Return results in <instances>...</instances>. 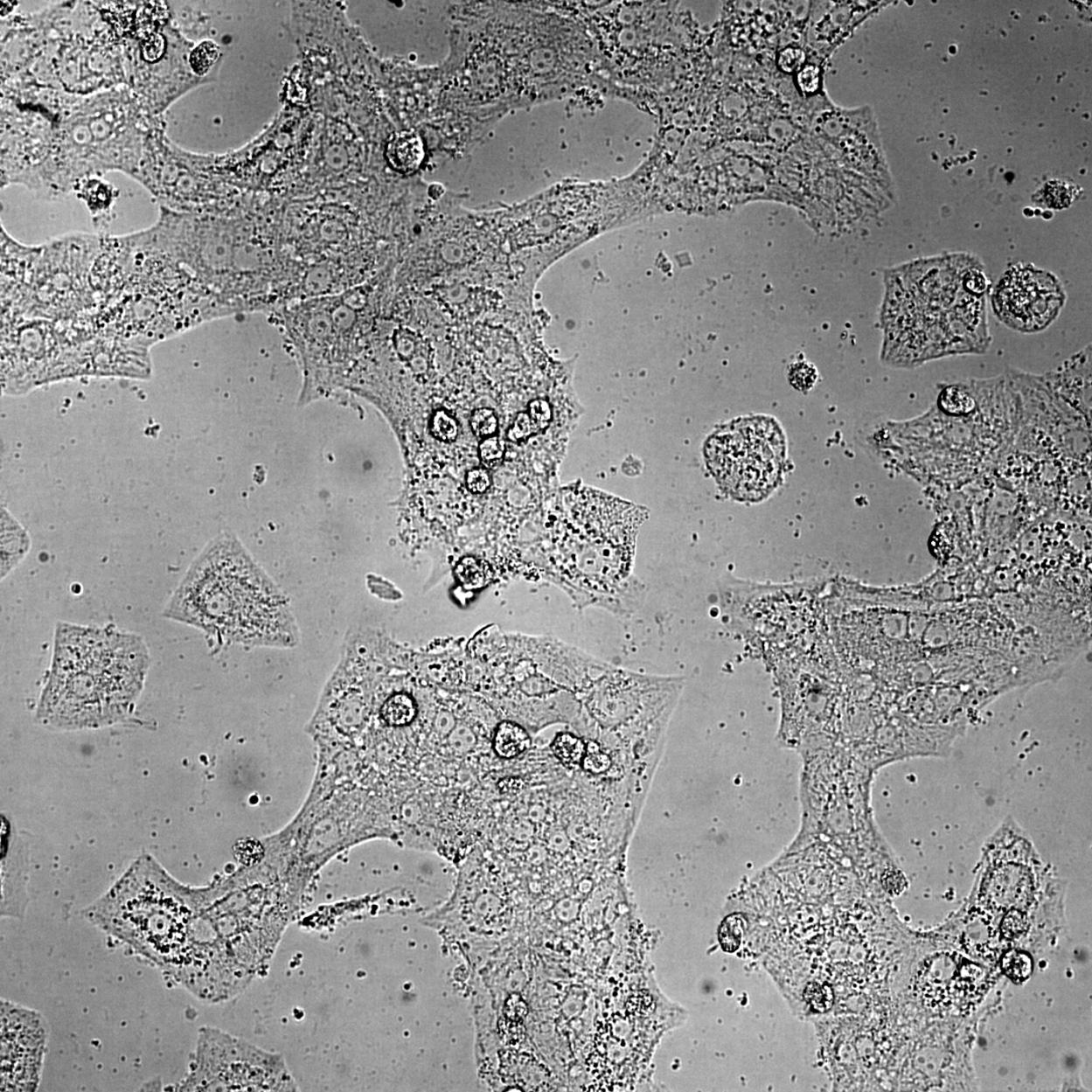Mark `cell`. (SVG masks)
<instances>
[{"mask_svg":"<svg viewBox=\"0 0 1092 1092\" xmlns=\"http://www.w3.org/2000/svg\"><path fill=\"white\" fill-rule=\"evenodd\" d=\"M150 664L144 639L135 633L59 623L36 720L60 730L125 720L144 689Z\"/></svg>","mask_w":1092,"mask_h":1092,"instance_id":"1","label":"cell"},{"mask_svg":"<svg viewBox=\"0 0 1092 1092\" xmlns=\"http://www.w3.org/2000/svg\"><path fill=\"white\" fill-rule=\"evenodd\" d=\"M163 616L249 648H295L300 641L288 597L227 534L191 566Z\"/></svg>","mask_w":1092,"mask_h":1092,"instance_id":"2","label":"cell"},{"mask_svg":"<svg viewBox=\"0 0 1092 1092\" xmlns=\"http://www.w3.org/2000/svg\"><path fill=\"white\" fill-rule=\"evenodd\" d=\"M195 911L196 888L179 883L144 854L84 916L168 975L184 957Z\"/></svg>","mask_w":1092,"mask_h":1092,"instance_id":"3","label":"cell"},{"mask_svg":"<svg viewBox=\"0 0 1092 1092\" xmlns=\"http://www.w3.org/2000/svg\"><path fill=\"white\" fill-rule=\"evenodd\" d=\"M574 502L580 571L589 579L590 592L611 595L630 573L646 511L591 489L581 490Z\"/></svg>","mask_w":1092,"mask_h":1092,"instance_id":"4","label":"cell"},{"mask_svg":"<svg viewBox=\"0 0 1092 1092\" xmlns=\"http://www.w3.org/2000/svg\"><path fill=\"white\" fill-rule=\"evenodd\" d=\"M786 457L783 432L773 419H741L714 433L706 460L725 492L740 501L758 502L777 488Z\"/></svg>","mask_w":1092,"mask_h":1092,"instance_id":"5","label":"cell"},{"mask_svg":"<svg viewBox=\"0 0 1092 1092\" xmlns=\"http://www.w3.org/2000/svg\"><path fill=\"white\" fill-rule=\"evenodd\" d=\"M178 1091H296L282 1055L205 1026L198 1031L189 1074Z\"/></svg>","mask_w":1092,"mask_h":1092,"instance_id":"6","label":"cell"},{"mask_svg":"<svg viewBox=\"0 0 1092 1092\" xmlns=\"http://www.w3.org/2000/svg\"><path fill=\"white\" fill-rule=\"evenodd\" d=\"M1064 302V290L1056 277L1033 268L1010 270L994 296L1000 320L1025 333L1044 330L1057 318Z\"/></svg>","mask_w":1092,"mask_h":1092,"instance_id":"7","label":"cell"},{"mask_svg":"<svg viewBox=\"0 0 1092 1092\" xmlns=\"http://www.w3.org/2000/svg\"><path fill=\"white\" fill-rule=\"evenodd\" d=\"M48 1035L41 1014L2 1001V1091L37 1089Z\"/></svg>","mask_w":1092,"mask_h":1092,"instance_id":"8","label":"cell"},{"mask_svg":"<svg viewBox=\"0 0 1092 1092\" xmlns=\"http://www.w3.org/2000/svg\"><path fill=\"white\" fill-rule=\"evenodd\" d=\"M2 826V906L3 917L23 920L30 897L29 846L17 835L8 818L3 817Z\"/></svg>","mask_w":1092,"mask_h":1092,"instance_id":"9","label":"cell"},{"mask_svg":"<svg viewBox=\"0 0 1092 1092\" xmlns=\"http://www.w3.org/2000/svg\"><path fill=\"white\" fill-rule=\"evenodd\" d=\"M1035 890V877L1026 862L998 860L987 871L980 897L993 910H1024L1031 906Z\"/></svg>","mask_w":1092,"mask_h":1092,"instance_id":"10","label":"cell"},{"mask_svg":"<svg viewBox=\"0 0 1092 1092\" xmlns=\"http://www.w3.org/2000/svg\"><path fill=\"white\" fill-rule=\"evenodd\" d=\"M960 960L951 954H939L930 959L921 975L923 999L933 1007L948 1006L954 999V986Z\"/></svg>","mask_w":1092,"mask_h":1092,"instance_id":"11","label":"cell"},{"mask_svg":"<svg viewBox=\"0 0 1092 1092\" xmlns=\"http://www.w3.org/2000/svg\"><path fill=\"white\" fill-rule=\"evenodd\" d=\"M428 150V143L424 139V134L403 130L391 136L385 155L393 170L403 176H415L421 170Z\"/></svg>","mask_w":1092,"mask_h":1092,"instance_id":"12","label":"cell"},{"mask_svg":"<svg viewBox=\"0 0 1092 1092\" xmlns=\"http://www.w3.org/2000/svg\"><path fill=\"white\" fill-rule=\"evenodd\" d=\"M31 539L27 529L9 509L0 511V577L2 580L23 563L31 551Z\"/></svg>","mask_w":1092,"mask_h":1092,"instance_id":"13","label":"cell"},{"mask_svg":"<svg viewBox=\"0 0 1092 1092\" xmlns=\"http://www.w3.org/2000/svg\"><path fill=\"white\" fill-rule=\"evenodd\" d=\"M963 943L969 953L977 957H988L995 949L997 932L992 925V917L979 909L968 915Z\"/></svg>","mask_w":1092,"mask_h":1092,"instance_id":"14","label":"cell"},{"mask_svg":"<svg viewBox=\"0 0 1092 1092\" xmlns=\"http://www.w3.org/2000/svg\"><path fill=\"white\" fill-rule=\"evenodd\" d=\"M530 746V738L526 730L513 722H502L497 726L493 747L495 753L502 759H514L525 753Z\"/></svg>","mask_w":1092,"mask_h":1092,"instance_id":"15","label":"cell"},{"mask_svg":"<svg viewBox=\"0 0 1092 1092\" xmlns=\"http://www.w3.org/2000/svg\"><path fill=\"white\" fill-rule=\"evenodd\" d=\"M986 974L984 968L972 962L960 961L954 986V999L974 1001L985 991Z\"/></svg>","mask_w":1092,"mask_h":1092,"instance_id":"16","label":"cell"},{"mask_svg":"<svg viewBox=\"0 0 1092 1092\" xmlns=\"http://www.w3.org/2000/svg\"><path fill=\"white\" fill-rule=\"evenodd\" d=\"M416 715L415 700L405 693L393 695L380 709L381 720L393 727L409 726L415 720Z\"/></svg>","mask_w":1092,"mask_h":1092,"instance_id":"17","label":"cell"},{"mask_svg":"<svg viewBox=\"0 0 1092 1092\" xmlns=\"http://www.w3.org/2000/svg\"><path fill=\"white\" fill-rule=\"evenodd\" d=\"M551 412L547 403L544 400H538L530 407V415L522 413L516 418L511 429L508 431V438L511 442H519L529 435H532L536 429L544 428L546 425Z\"/></svg>","mask_w":1092,"mask_h":1092,"instance_id":"18","label":"cell"},{"mask_svg":"<svg viewBox=\"0 0 1092 1092\" xmlns=\"http://www.w3.org/2000/svg\"><path fill=\"white\" fill-rule=\"evenodd\" d=\"M456 576L464 589L479 590L490 583L493 573L487 561L468 557L463 559L456 567Z\"/></svg>","mask_w":1092,"mask_h":1092,"instance_id":"19","label":"cell"},{"mask_svg":"<svg viewBox=\"0 0 1092 1092\" xmlns=\"http://www.w3.org/2000/svg\"><path fill=\"white\" fill-rule=\"evenodd\" d=\"M221 49L214 41L205 40L190 52L189 66L192 73L200 79L208 76L221 60Z\"/></svg>","mask_w":1092,"mask_h":1092,"instance_id":"20","label":"cell"},{"mask_svg":"<svg viewBox=\"0 0 1092 1092\" xmlns=\"http://www.w3.org/2000/svg\"><path fill=\"white\" fill-rule=\"evenodd\" d=\"M747 929L746 917L740 914L732 915L722 922L720 928L719 939L723 951L734 953L741 945Z\"/></svg>","mask_w":1092,"mask_h":1092,"instance_id":"21","label":"cell"},{"mask_svg":"<svg viewBox=\"0 0 1092 1092\" xmlns=\"http://www.w3.org/2000/svg\"><path fill=\"white\" fill-rule=\"evenodd\" d=\"M1075 197V190L1074 185L1062 182V180H1052L1047 183L1042 190L1040 191V199L1050 209L1063 210L1074 203Z\"/></svg>","mask_w":1092,"mask_h":1092,"instance_id":"22","label":"cell"},{"mask_svg":"<svg viewBox=\"0 0 1092 1092\" xmlns=\"http://www.w3.org/2000/svg\"><path fill=\"white\" fill-rule=\"evenodd\" d=\"M553 752L566 765H578L583 761L586 747L581 739L572 734H560L553 742Z\"/></svg>","mask_w":1092,"mask_h":1092,"instance_id":"23","label":"cell"},{"mask_svg":"<svg viewBox=\"0 0 1092 1092\" xmlns=\"http://www.w3.org/2000/svg\"><path fill=\"white\" fill-rule=\"evenodd\" d=\"M1004 972L1012 981L1024 982L1030 978L1033 972V960L1029 954L1020 951H1011L1001 959Z\"/></svg>","mask_w":1092,"mask_h":1092,"instance_id":"24","label":"cell"},{"mask_svg":"<svg viewBox=\"0 0 1092 1092\" xmlns=\"http://www.w3.org/2000/svg\"><path fill=\"white\" fill-rule=\"evenodd\" d=\"M943 411L952 415H966L973 411L975 400L969 393L958 386H949L942 393L940 398Z\"/></svg>","mask_w":1092,"mask_h":1092,"instance_id":"25","label":"cell"},{"mask_svg":"<svg viewBox=\"0 0 1092 1092\" xmlns=\"http://www.w3.org/2000/svg\"><path fill=\"white\" fill-rule=\"evenodd\" d=\"M818 372L812 364L807 361H798L790 365L788 370V380L790 385L800 392H807L812 389L817 384Z\"/></svg>","mask_w":1092,"mask_h":1092,"instance_id":"26","label":"cell"},{"mask_svg":"<svg viewBox=\"0 0 1092 1092\" xmlns=\"http://www.w3.org/2000/svg\"><path fill=\"white\" fill-rule=\"evenodd\" d=\"M804 999L814 1011L826 1012L833 1005L835 994L829 984L812 982L805 988Z\"/></svg>","mask_w":1092,"mask_h":1092,"instance_id":"27","label":"cell"},{"mask_svg":"<svg viewBox=\"0 0 1092 1092\" xmlns=\"http://www.w3.org/2000/svg\"><path fill=\"white\" fill-rule=\"evenodd\" d=\"M1029 929V920L1024 910H1007L1000 922V932L1005 939H1019Z\"/></svg>","mask_w":1092,"mask_h":1092,"instance_id":"28","label":"cell"},{"mask_svg":"<svg viewBox=\"0 0 1092 1092\" xmlns=\"http://www.w3.org/2000/svg\"><path fill=\"white\" fill-rule=\"evenodd\" d=\"M430 429L432 435L442 442H454L458 435L457 422L443 410H439L433 415Z\"/></svg>","mask_w":1092,"mask_h":1092,"instance_id":"29","label":"cell"},{"mask_svg":"<svg viewBox=\"0 0 1092 1092\" xmlns=\"http://www.w3.org/2000/svg\"><path fill=\"white\" fill-rule=\"evenodd\" d=\"M471 429L476 436L490 437L497 430V419L495 412L490 409H477L470 419Z\"/></svg>","mask_w":1092,"mask_h":1092,"instance_id":"30","label":"cell"},{"mask_svg":"<svg viewBox=\"0 0 1092 1092\" xmlns=\"http://www.w3.org/2000/svg\"><path fill=\"white\" fill-rule=\"evenodd\" d=\"M504 455H505V445L497 437H488L480 445V457L487 468L497 467L502 463Z\"/></svg>","mask_w":1092,"mask_h":1092,"instance_id":"31","label":"cell"},{"mask_svg":"<svg viewBox=\"0 0 1092 1092\" xmlns=\"http://www.w3.org/2000/svg\"><path fill=\"white\" fill-rule=\"evenodd\" d=\"M468 488L471 493L483 494L490 487V477L487 469H475L467 476Z\"/></svg>","mask_w":1092,"mask_h":1092,"instance_id":"32","label":"cell"},{"mask_svg":"<svg viewBox=\"0 0 1092 1092\" xmlns=\"http://www.w3.org/2000/svg\"><path fill=\"white\" fill-rule=\"evenodd\" d=\"M798 82L800 84L801 89H803L804 93L816 92V90L818 87V83H819L818 69L814 66L805 67L799 73Z\"/></svg>","mask_w":1092,"mask_h":1092,"instance_id":"33","label":"cell"},{"mask_svg":"<svg viewBox=\"0 0 1092 1092\" xmlns=\"http://www.w3.org/2000/svg\"><path fill=\"white\" fill-rule=\"evenodd\" d=\"M804 60V54L798 49L789 48L781 52L779 64L781 68L787 71H792L801 66Z\"/></svg>","mask_w":1092,"mask_h":1092,"instance_id":"34","label":"cell"},{"mask_svg":"<svg viewBox=\"0 0 1092 1092\" xmlns=\"http://www.w3.org/2000/svg\"><path fill=\"white\" fill-rule=\"evenodd\" d=\"M885 887H887L889 891H893V893L901 891L903 887V877H901V874L895 873L887 875V878H885Z\"/></svg>","mask_w":1092,"mask_h":1092,"instance_id":"35","label":"cell"}]
</instances>
